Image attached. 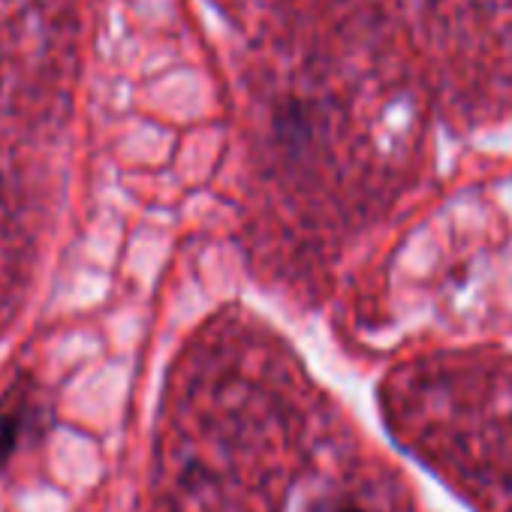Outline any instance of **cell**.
Returning a JSON list of instances; mask_svg holds the SVG:
<instances>
[{
    "instance_id": "6da1fadb",
    "label": "cell",
    "mask_w": 512,
    "mask_h": 512,
    "mask_svg": "<svg viewBox=\"0 0 512 512\" xmlns=\"http://www.w3.org/2000/svg\"><path fill=\"white\" fill-rule=\"evenodd\" d=\"M410 443L494 512H512V371L497 362H434L395 389Z\"/></svg>"
},
{
    "instance_id": "3957f363",
    "label": "cell",
    "mask_w": 512,
    "mask_h": 512,
    "mask_svg": "<svg viewBox=\"0 0 512 512\" xmlns=\"http://www.w3.org/2000/svg\"><path fill=\"white\" fill-rule=\"evenodd\" d=\"M19 443V416L0 410V467H4Z\"/></svg>"
},
{
    "instance_id": "7a4b0ae2",
    "label": "cell",
    "mask_w": 512,
    "mask_h": 512,
    "mask_svg": "<svg viewBox=\"0 0 512 512\" xmlns=\"http://www.w3.org/2000/svg\"><path fill=\"white\" fill-rule=\"evenodd\" d=\"M389 485L392 482L368 470L338 476L311 500L308 512H401V500Z\"/></svg>"
}]
</instances>
